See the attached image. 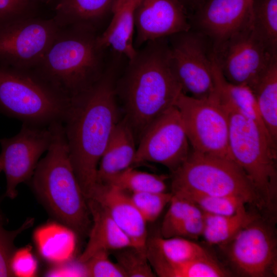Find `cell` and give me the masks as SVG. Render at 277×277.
<instances>
[{
	"label": "cell",
	"instance_id": "cell-1",
	"mask_svg": "<svg viewBox=\"0 0 277 277\" xmlns=\"http://www.w3.org/2000/svg\"><path fill=\"white\" fill-rule=\"evenodd\" d=\"M117 61L102 76L70 99L63 123L71 165L86 197L97 184L98 165L119 121L115 90Z\"/></svg>",
	"mask_w": 277,
	"mask_h": 277
},
{
	"label": "cell",
	"instance_id": "cell-2",
	"mask_svg": "<svg viewBox=\"0 0 277 277\" xmlns=\"http://www.w3.org/2000/svg\"><path fill=\"white\" fill-rule=\"evenodd\" d=\"M115 90L123 103L124 118L138 142L148 126L174 106L183 92L171 66L168 38L148 42L137 49L116 82Z\"/></svg>",
	"mask_w": 277,
	"mask_h": 277
},
{
	"label": "cell",
	"instance_id": "cell-3",
	"mask_svg": "<svg viewBox=\"0 0 277 277\" xmlns=\"http://www.w3.org/2000/svg\"><path fill=\"white\" fill-rule=\"evenodd\" d=\"M99 33L84 27L60 28L42 60L32 70L70 100L92 85L107 67V49L99 45Z\"/></svg>",
	"mask_w": 277,
	"mask_h": 277
},
{
	"label": "cell",
	"instance_id": "cell-4",
	"mask_svg": "<svg viewBox=\"0 0 277 277\" xmlns=\"http://www.w3.org/2000/svg\"><path fill=\"white\" fill-rule=\"evenodd\" d=\"M51 144L38 162L30 181L48 211L75 233H89L91 215L69 157L62 123L51 125Z\"/></svg>",
	"mask_w": 277,
	"mask_h": 277
},
{
	"label": "cell",
	"instance_id": "cell-5",
	"mask_svg": "<svg viewBox=\"0 0 277 277\" xmlns=\"http://www.w3.org/2000/svg\"><path fill=\"white\" fill-rule=\"evenodd\" d=\"M228 117L230 158L250 179L266 209L275 218L277 202V145L267 130L234 108L222 104Z\"/></svg>",
	"mask_w": 277,
	"mask_h": 277
},
{
	"label": "cell",
	"instance_id": "cell-6",
	"mask_svg": "<svg viewBox=\"0 0 277 277\" xmlns=\"http://www.w3.org/2000/svg\"><path fill=\"white\" fill-rule=\"evenodd\" d=\"M171 193H196L235 197L267 215L265 206L244 171L230 159L192 149L184 162L172 172Z\"/></svg>",
	"mask_w": 277,
	"mask_h": 277
},
{
	"label": "cell",
	"instance_id": "cell-7",
	"mask_svg": "<svg viewBox=\"0 0 277 277\" xmlns=\"http://www.w3.org/2000/svg\"><path fill=\"white\" fill-rule=\"evenodd\" d=\"M69 101L33 70L0 66V113L47 127L63 123Z\"/></svg>",
	"mask_w": 277,
	"mask_h": 277
},
{
	"label": "cell",
	"instance_id": "cell-8",
	"mask_svg": "<svg viewBox=\"0 0 277 277\" xmlns=\"http://www.w3.org/2000/svg\"><path fill=\"white\" fill-rule=\"evenodd\" d=\"M274 222L261 214L228 242L219 246L235 274L247 277L276 276Z\"/></svg>",
	"mask_w": 277,
	"mask_h": 277
},
{
	"label": "cell",
	"instance_id": "cell-9",
	"mask_svg": "<svg viewBox=\"0 0 277 277\" xmlns=\"http://www.w3.org/2000/svg\"><path fill=\"white\" fill-rule=\"evenodd\" d=\"M174 106L180 113L192 150L231 159L228 114L215 90L203 99L182 92Z\"/></svg>",
	"mask_w": 277,
	"mask_h": 277
},
{
	"label": "cell",
	"instance_id": "cell-10",
	"mask_svg": "<svg viewBox=\"0 0 277 277\" xmlns=\"http://www.w3.org/2000/svg\"><path fill=\"white\" fill-rule=\"evenodd\" d=\"M167 38L171 66L182 92L196 98L209 97L214 91L210 41L192 29Z\"/></svg>",
	"mask_w": 277,
	"mask_h": 277
},
{
	"label": "cell",
	"instance_id": "cell-11",
	"mask_svg": "<svg viewBox=\"0 0 277 277\" xmlns=\"http://www.w3.org/2000/svg\"><path fill=\"white\" fill-rule=\"evenodd\" d=\"M60 28L52 17L36 16L0 27V66L30 70L42 60Z\"/></svg>",
	"mask_w": 277,
	"mask_h": 277
},
{
	"label": "cell",
	"instance_id": "cell-12",
	"mask_svg": "<svg viewBox=\"0 0 277 277\" xmlns=\"http://www.w3.org/2000/svg\"><path fill=\"white\" fill-rule=\"evenodd\" d=\"M212 50L214 60L226 80L250 89L277 60V53L261 39L252 26Z\"/></svg>",
	"mask_w": 277,
	"mask_h": 277
},
{
	"label": "cell",
	"instance_id": "cell-13",
	"mask_svg": "<svg viewBox=\"0 0 277 277\" xmlns=\"http://www.w3.org/2000/svg\"><path fill=\"white\" fill-rule=\"evenodd\" d=\"M138 143L133 165L157 163L171 172L184 162L191 150L181 115L174 105L148 126Z\"/></svg>",
	"mask_w": 277,
	"mask_h": 277
},
{
	"label": "cell",
	"instance_id": "cell-14",
	"mask_svg": "<svg viewBox=\"0 0 277 277\" xmlns=\"http://www.w3.org/2000/svg\"><path fill=\"white\" fill-rule=\"evenodd\" d=\"M52 137L51 125L42 127L23 124L17 134L0 140V156L6 179V196L14 199L17 194V186L30 181L39 158L48 150Z\"/></svg>",
	"mask_w": 277,
	"mask_h": 277
},
{
	"label": "cell",
	"instance_id": "cell-15",
	"mask_svg": "<svg viewBox=\"0 0 277 277\" xmlns=\"http://www.w3.org/2000/svg\"><path fill=\"white\" fill-rule=\"evenodd\" d=\"M253 0H206L189 16L191 29L205 36L212 49L252 26Z\"/></svg>",
	"mask_w": 277,
	"mask_h": 277
},
{
	"label": "cell",
	"instance_id": "cell-16",
	"mask_svg": "<svg viewBox=\"0 0 277 277\" xmlns=\"http://www.w3.org/2000/svg\"><path fill=\"white\" fill-rule=\"evenodd\" d=\"M134 17L137 49L148 42L191 29L187 10L179 0H140Z\"/></svg>",
	"mask_w": 277,
	"mask_h": 277
},
{
	"label": "cell",
	"instance_id": "cell-17",
	"mask_svg": "<svg viewBox=\"0 0 277 277\" xmlns=\"http://www.w3.org/2000/svg\"><path fill=\"white\" fill-rule=\"evenodd\" d=\"M87 199L102 205L129 239L132 247L146 251L147 222L132 202L130 195L111 184H97Z\"/></svg>",
	"mask_w": 277,
	"mask_h": 277
},
{
	"label": "cell",
	"instance_id": "cell-18",
	"mask_svg": "<svg viewBox=\"0 0 277 277\" xmlns=\"http://www.w3.org/2000/svg\"><path fill=\"white\" fill-rule=\"evenodd\" d=\"M118 0H49L53 19L60 28L74 26L99 32L111 18ZM100 33V32H99Z\"/></svg>",
	"mask_w": 277,
	"mask_h": 277
},
{
	"label": "cell",
	"instance_id": "cell-19",
	"mask_svg": "<svg viewBox=\"0 0 277 277\" xmlns=\"http://www.w3.org/2000/svg\"><path fill=\"white\" fill-rule=\"evenodd\" d=\"M135 138L131 127L123 118L115 126L100 161L97 184H106L111 179L132 167L136 154Z\"/></svg>",
	"mask_w": 277,
	"mask_h": 277
},
{
	"label": "cell",
	"instance_id": "cell-20",
	"mask_svg": "<svg viewBox=\"0 0 277 277\" xmlns=\"http://www.w3.org/2000/svg\"><path fill=\"white\" fill-rule=\"evenodd\" d=\"M146 255L156 276L168 266L214 256L205 247L180 236L148 239Z\"/></svg>",
	"mask_w": 277,
	"mask_h": 277
},
{
	"label": "cell",
	"instance_id": "cell-21",
	"mask_svg": "<svg viewBox=\"0 0 277 277\" xmlns=\"http://www.w3.org/2000/svg\"><path fill=\"white\" fill-rule=\"evenodd\" d=\"M87 203L92 224L89 240L77 260L83 263L100 251H115L132 246L128 238L117 226L106 209L92 199Z\"/></svg>",
	"mask_w": 277,
	"mask_h": 277
},
{
	"label": "cell",
	"instance_id": "cell-22",
	"mask_svg": "<svg viewBox=\"0 0 277 277\" xmlns=\"http://www.w3.org/2000/svg\"><path fill=\"white\" fill-rule=\"evenodd\" d=\"M135 0H118L112 16L104 31L97 36L99 45L111 48L116 54L132 58L137 49L134 44V10Z\"/></svg>",
	"mask_w": 277,
	"mask_h": 277
},
{
	"label": "cell",
	"instance_id": "cell-23",
	"mask_svg": "<svg viewBox=\"0 0 277 277\" xmlns=\"http://www.w3.org/2000/svg\"><path fill=\"white\" fill-rule=\"evenodd\" d=\"M76 235L64 225L50 224L35 231L34 240L42 256L57 265L72 258L76 248Z\"/></svg>",
	"mask_w": 277,
	"mask_h": 277
},
{
	"label": "cell",
	"instance_id": "cell-24",
	"mask_svg": "<svg viewBox=\"0 0 277 277\" xmlns=\"http://www.w3.org/2000/svg\"><path fill=\"white\" fill-rule=\"evenodd\" d=\"M212 73L214 90L220 102L234 108L266 130L252 90L248 86L234 84L226 80L213 57Z\"/></svg>",
	"mask_w": 277,
	"mask_h": 277
},
{
	"label": "cell",
	"instance_id": "cell-25",
	"mask_svg": "<svg viewBox=\"0 0 277 277\" xmlns=\"http://www.w3.org/2000/svg\"><path fill=\"white\" fill-rule=\"evenodd\" d=\"M251 89L263 123L271 139L277 145V60Z\"/></svg>",
	"mask_w": 277,
	"mask_h": 277
},
{
	"label": "cell",
	"instance_id": "cell-26",
	"mask_svg": "<svg viewBox=\"0 0 277 277\" xmlns=\"http://www.w3.org/2000/svg\"><path fill=\"white\" fill-rule=\"evenodd\" d=\"M260 215L248 211L246 206L229 215L204 212V228L202 236L208 244L222 245L230 241L241 229Z\"/></svg>",
	"mask_w": 277,
	"mask_h": 277
},
{
	"label": "cell",
	"instance_id": "cell-27",
	"mask_svg": "<svg viewBox=\"0 0 277 277\" xmlns=\"http://www.w3.org/2000/svg\"><path fill=\"white\" fill-rule=\"evenodd\" d=\"M252 28L277 53V0H253Z\"/></svg>",
	"mask_w": 277,
	"mask_h": 277
},
{
	"label": "cell",
	"instance_id": "cell-28",
	"mask_svg": "<svg viewBox=\"0 0 277 277\" xmlns=\"http://www.w3.org/2000/svg\"><path fill=\"white\" fill-rule=\"evenodd\" d=\"M167 179L164 174L148 173L130 167L111 179L106 184L131 193L166 192Z\"/></svg>",
	"mask_w": 277,
	"mask_h": 277
},
{
	"label": "cell",
	"instance_id": "cell-29",
	"mask_svg": "<svg viewBox=\"0 0 277 277\" xmlns=\"http://www.w3.org/2000/svg\"><path fill=\"white\" fill-rule=\"evenodd\" d=\"M176 195L191 201L204 213L215 215H232L241 207L247 205L239 199L229 196L196 193Z\"/></svg>",
	"mask_w": 277,
	"mask_h": 277
},
{
	"label": "cell",
	"instance_id": "cell-30",
	"mask_svg": "<svg viewBox=\"0 0 277 277\" xmlns=\"http://www.w3.org/2000/svg\"><path fill=\"white\" fill-rule=\"evenodd\" d=\"M116 263L126 277H154L156 275L148 260L146 251L128 247L114 251Z\"/></svg>",
	"mask_w": 277,
	"mask_h": 277
},
{
	"label": "cell",
	"instance_id": "cell-31",
	"mask_svg": "<svg viewBox=\"0 0 277 277\" xmlns=\"http://www.w3.org/2000/svg\"><path fill=\"white\" fill-rule=\"evenodd\" d=\"M169 204L161 227V234L164 238L172 237L183 222L201 210L191 201L174 194Z\"/></svg>",
	"mask_w": 277,
	"mask_h": 277
},
{
	"label": "cell",
	"instance_id": "cell-32",
	"mask_svg": "<svg viewBox=\"0 0 277 277\" xmlns=\"http://www.w3.org/2000/svg\"><path fill=\"white\" fill-rule=\"evenodd\" d=\"M5 222L0 206V277L13 276L10 262L16 249L14 241L19 234L32 226L34 219L26 220L19 228L11 231L5 228Z\"/></svg>",
	"mask_w": 277,
	"mask_h": 277
},
{
	"label": "cell",
	"instance_id": "cell-33",
	"mask_svg": "<svg viewBox=\"0 0 277 277\" xmlns=\"http://www.w3.org/2000/svg\"><path fill=\"white\" fill-rule=\"evenodd\" d=\"M171 192L131 193L130 198L146 222H153L159 217L172 197Z\"/></svg>",
	"mask_w": 277,
	"mask_h": 277
},
{
	"label": "cell",
	"instance_id": "cell-34",
	"mask_svg": "<svg viewBox=\"0 0 277 277\" xmlns=\"http://www.w3.org/2000/svg\"><path fill=\"white\" fill-rule=\"evenodd\" d=\"M109 254L108 251H100L83 263L87 276L126 277L123 270L109 258Z\"/></svg>",
	"mask_w": 277,
	"mask_h": 277
},
{
	"label": "cell",
	"instance_id": "cell-35",
	"mask_svg": "<svg viewBox=\"0 0 277 277\" xmlns=\"http://www.w3.org/2000/svg\"><path fill=\"white\" fill-rule=\"evenodd\" d=\"M37 5L29 0H0V27L16 19L36 16Z\"/></svg>",
	"mask_w": 277,
	"mask_h": 277
},
{
	"label": "cell",
	"instance_id": "cell-36",
	"mask_svg": "<svg viewBox=\"0 0 277 277\" xmlns=\"http://www.w3.org/2000/svg\"><path fill=\"white\" fill-rule=\"evenodd\" d=\"M10 267L13 276L30 277L35 275L37 262L29 248L16 250L13 254Z\"/></svg>",
	"mask_w": 277,
	"mask_h": 277
},
{
	"label": "cell",
	"instance_id": "cell-37",
	"mask_svg": "<svg viewBox=\"0 0 277 277\" xmlns=\"http://www.w3.org/2000/svg\"><path fill=\"white\" fill-rule=\"evenodd\" d=\"M204 228V212L200 210L183 222L176 229L173 236L196 240L202 235Z\"/></svg>",
	"mask_w": 277,
	"mask_h": 277
},
{
	"label": "cell",
	"instance_id": "cell-38",
	"mask_svg": "<svg viewBox=\"0 0 277 277\" xmlns=\"http://www.w3.org/2000/svg\"><path fill=\"white\" fill-rule=\"evenodd\" d=\"M70 261L57 264L56 267L49 271L47 274L52 276H87L83 263L78 260L75 263H69Z\"/></svg>",
	"mask_w": 277,
	"mask_h": 277
},
{
	"label": "cell",
	"instance_id": "cell-39",
	"mask_svg": "<svg viewBox=\"0 0 277 277\" xmlns=\"http://www.w3.org/2000/svg\"><path fill=\"white\" fill-rule=\"evenodd\" d=\"M186 8L192 9L193 11L198 7V0H179Z\"/></svg>",
	"mask_w": 277,
	"mask_h": 277
},
{
	"label": "cell",
	"instance_id": "cell-40",
	"mask_svg": "<svg viewBox=\"0 0 277 277\" xmlns=\"http://www.w3.org/2000/svg\"><path fill=\"white\" fill-rule=\"evenodd\" d=\"M29 1L37 4L39 2L48 3L49 0H29Z\"/></svg>",
	"mask_w": 277,
	"mask_h": 277
},
{
	"label": "cell",
	"instance_id": "cell-41",
	"mask_svg": "<svg viewBox=\"0 0 277 277\" xmlns=\"http://www.w3.org/2000/svg\"><path fill=\"white\" fill-rule=\"evenodd\" d=\"M3 171V164L2 159L0 156V172Z\"/></svg>",
	"mask_w": 277,
	"mask_h": 277
},
{
	"label": "cell",
	"instance_id": "cell-42",
	"mask_svg": "<svg viewBox=\"0 0 277 277\" xmlns=\"http://www.w3.org/2000/svg\"><path fill=\"white\" fill-rule=\"evenodd\" d=\"M199 1V6H200L201 4H202L204 1L206 0H198Z\"/></svg>",
	"mask_w": 277,
	"mask_h": 277
},
{
	"label": "cell",
	"instance_id": "cell-43",
	"mask_svg": "<svg viewBox=\"0 0 277 277\" xmlns=\"http://www.w3.org/2000/svg\"><path fill=\"white\" fill-rule=\"evenodd\" d=\"M140 0H135L136 4H137Z\"/></svg>",
	"mask_w": 277,
	"mask_h": 277
}]
</instances>
